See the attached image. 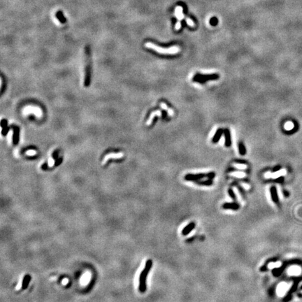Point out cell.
Returning a JSON list of instances; mask_svg holds the SVG:
<instances>
[{"instance_id": "cell-1", "label": "cell", "mask_w": 302, "mask_h": 302, "mask_svg": "<svg viewBox=\"0 0 302 302\" xmlns=\"http://www.w3.org/2000/svg\"><path fill=\"white\" fill-rule=\"evenodd\" d=\"M145 47L152 49L154 51L163 54V55H175L180 52V48L178 46H171L170 48H162L152 42H147L145 43Z\"/></svg>"}, {"instance_id": "cell-2", "label": "cell", "mask_w": 302, "mask_h": 302, "mask_svg": "<svg viewBox=\"0 0 302 302\" xmlns=\"http://www.w3.org/2000/svg\"><path fill=\"white\" fill-rule=\"evenodd\" d=\"M152 267V261L151 260H147V261L145 262V267L140 274L139 290L141 293H143L146 291V289H147L146 280H147V277L148 276V273L150 272Z\"/></svg>"}, {"instance_id": "cell-3", "label": "cell", "mask_w": 302, "mask_h": 302, "mask_svg": "<svg viewBox=\"0 0 302 302\" xmlns=\"http://www.w3.org/2000/svg\"><path fill=\"white\" fill-rule=\"evenodd\" d=\"M23 113L24 116H29L30 114H33L37 117H41L43 116V111L41 109L36 106H26L23 110Z\"/></svg>"}, {"instance_id": "cell-4", "label": "cell", "mask_w": 302, "mask_h": 302, "mask_svg": "<svg viewBox=\"0 0 302 302\" xmlns=\"http://www.w3.org/2000/svg\"><path fill=\"white\" fill-rule=\"evenodd\" d=\"M85 85H88L87 83L90 81V48L86 46L85 48Z\"/></svg>"}, {"instance_id": "cell-5", "label": "cell", "mask_w": 302, "mask_h": 302, "mask_svg": "<svg viewBox=\"0 0 302 302\" xmlns=\"http://www.w3.org/2000/svg\"><path fill=\"white\" fill-rule=\"evenodd\" d=\"M183 7L180 6H176V8H175L174 16L177 18V23L175 25V29L177 30V31L180 30V28H181V20L186 18L185 15L183 13Z\"/></svg>"}, {"instance_id": "cell-6", "label": "cell", "mask_w": 302, "mask_h": 302, "mask_svg": "<svg viewBox=\"0 0 302 302\" xmlns=\"http://www.w3.org/2000/svg\"><path fill=\"white\" fill-rule=\"evenodd\" d=\"M124 157V153L122 152H110L107 155H106L102 160V165L106 164L107 162L110 159H122V157Z\"/></svg>"}, {"instance_id": "cell-7", "label": "cell", "mask_w": 302, "mask_h": 302, "mask_svg": "<svg viewBox=\"0 0 302 302\" xmlns=\"http://www.w3.org/2000/svg\"><path fill=\"white\" fill-rule=\"evenodd\" d=\"M218 77H219V76L217 75V74L208 76L197 74V75H196L194 77V81L197 82H199V83H204V82L209 81V80H215V79H218Z\"/></svg>"}, {"instance_id": "cell-8", "label": "cell", "mask_w": 302, "mask_h": 302, "mask_svg": "<svg viewBox=\"0 0 302 302\" xmlns=\"http://www.w3.org/2000/svg\"><path fill=\"white\" fill-rule=\"evenodd\" d=\"M286 174V170L285 169H281L277 171L274 173H267L265 174L266 178H277L278 177H280L283 175Z\"/></svg>"}, {"instance_id": "cell-9", "label": "cell", "mask_w": 302, "mask_h": 302, "mask_svg": "<svg viewBox=\"0 0 302 302\" xmlns=\"http://www.w3.org/2000/svg\"><path fill=\"white\" fill-rule=\"evenodd\" d=\"M155 116H159V117L162 116V112L159 110L152 111V112L151 113V115H150L149 117H148V120H147V122H146V125L150 126L151 124H152V120L154 119V117H155Z\"/></svg>"}, {"instance_id": "cell-10", "label": "cell", "mask_w": 302, "mask_h": 302, "mask_svg": "<svg viewBox=\"0 0 302 302\" xmlns=\"http://www.w3.org/2000/svg\"><path fill=\"white\" fill-rule=\"evenodd\" d=\"M194 227H195V223L194 222H190V224H188L187 226L183 228V229L182 231V234L183 236H187V234H189L192 232Z\"/></svg>"}, {"instance_id": "cell-11", "label": "cell", "mask_w": 302, "mask_h": 302, "mask_svg": "<svg viewBox=\"0 0 302 302\" xmlns=\"http://www.w3.org/2000/svg\"><path fill=\"white\" fill-rule=\"evenodd\" d=\"M222 208L224 209H230L234 210H237L239 209V205L236 203H225L222 205Z\"/></svg>"}, {"instance_id": "cell-12", "label": "cell", "mask_w": 302, "mask_h": 302, "mask_svg": "<svg viewBox=\"0 0 302 302\" xmlns=\"http://www.w3.org/2000/svg\"><path fill=\"white\" fill-rule=\"evenodd\" d=\"M55 16L57 17L58 20L61 24H64L66 23L67 19H66V17H64V13H63L62 11H60V10L58 11V12L55 13Z\"/></svg>"}, {"instance_id": "cell-13", "label": "cell", "mask_w": 302, "mask_h": 302, "mask_svg": "<svg viewBox=\"0 0 302 302\" xmlns=\"http://www.w3.org/2000/svg\"><path fill=\"white\" fill-rule=\"evenodd\" d=\"M31 280V276L27 274L24 276L23 280V283H22V290H26L29 285V283Z\"/></svg>"}, {"instance_id": "cell-14", "label": "cell", "mask_w": 302, "mask_h": 302, "mask_svg": "<svg viewBox=\"0 0 302 302\" xmlns=\"http://www.w3.org/2000/svg\"><path fill=\"white\" fill-rule=\"evenodd\" d=\"M160 107H161L162 109L166 110V111L167 112V113H168L170 116H174V111L172 110L171 109H170V108H169L168 106L165 103H164V102H161V103H160Z\"/></svg>"}, {"instance_id": "cell-15", "label": "cell", "mask_w": 302, "mask_h": 302, "mask_svg": "<svg viewBox=\"0 0 302 302\" xmlns=\"http://www.w3.org/2000/svg\"><path fill=\"white\" fill-rule=\"evenodd\" d=\"M271 198H272L273 202L277 203L278 201V194H277L276 188L275 187H272L271 188Z\"/></svg>"}, {"instance_id": "cell-16", "label": "cell", "mask_w": 302, "mask_h": 302, "mask_svg": "<svg viewBox=\"0 0 302 302\" xmlns=\"http://www.w3.org/2000/svg\"><path fill=\"white\" fill-rule=\"evenodd\" d=\"M203 175L198 174V175H192L188 174L185 176V179L187 180H197L199 179H201V178H203Z\"/></svg>"}, {"instance_id": "cell-17", "label": "cell", "mask_w": 302, "mask_h": 302, "mask_svg": "<svg viewBox=\"0 0 302 302\" xmlns=\"http://www.w3.org/2000/svg\"><path fill=\"white\" fill-rule=\"evenodd\" d=\"M301 272H302L301 268L298 267H293L290 268L288 271V273H290V275L292 274V275H295V276L299 275Z\"/></svg>"}, {"instance_id": "cell-18", "label": "cell", "mask_w": 302, "mask_h": 302, "mask_svg": "<svg viewBox=\"0 0 302 302\" xmlns=\"http://www.w3.org/2000/svg\"><path fill=\"white\" fill-rule=\"evenodd\" d=\"M288 287H289L288 285H287L285 283H282L281 285H280L278 287V292L279 294H280V295L281 294H284L285 291L288 289Z\"/></svg>"}, {"instance_id": "cell-19", "label": "cell", "mask_w": 302, "mask_h": 302, "mask_svg": "<svg viewBox=\"0 0 302 302\" xmlns=\"http://www.w3.org/2000/svg\"><path fill=\"white\" fill-rule=\"evenodd\" d=\"M224 132L225 133V137H226V146H229L231 144V141H230V135H229V132L228 130H225Z\"/></svg>"}, {"instance_id": "cell-20", "label": "cell", "mask_w": 302, "mask_h": 302, "mask_svg": "<svg viewBox=\"0 0 302 302\" xmlns=\"http://www.w3.org/2000/svg\"><path fill=\"white\" fill-rule=\"evenodd\" d=\"M294 127V125L293 122H290V121H288V122H286L285 124V126H284L285 129L287 130V131H290V130L293 129Z\"/></svg>"}, {"instance_id": "cell-21", "label": "cell", "mask_w": 302, "mask_h": 302, "mask_svg": "<svg viewBox=\"0 0 302 302\" xmlns=\"http://www.w3.org/2000/svg\"><path fill=\"white\" fill-rule=\"evenodd\" d=\"M230 175L232 176L238 177V178H243L245 176V174H244L243 172H238V171L232 172V173H230Z\"/></svg>"}, {"instance_id": "cell-22", "label": "cell", "mask_w": 302, "mask_h": 302, "mask_svg": "<svg viewBox=\"0 0 302 302\" xmlns=\"http://www.w3.org/2000/svg\"><path fill=\"white\" fill-rule=\"evenodd\" d=\"M224 131L222 130V129H219V130H218L217 131V132H216V134H215V136H214V138H213V142H217L218 139L220 138L221 136V134Z\"/></svg>"}, {"instance_id": "cell-23", "label": "cell", "mask_w": 302, "mask_h": 302, "mask_svg": "<svg viewBox=\"0 0 302 302\" xmlns=\"http://www.w3.org/2000/svg\"><path fill=\"white\" fill-rule=\"evenodd\" d=\"M232 166L235 168H238V169H246L248 166L246 164H233Z\"/></svg>"}, {"instance_id": "cell-24", "label": "cell", "mask_w": 302, "mask_h": 302, "mask_svg": "<svg viewBox=\"0 0 302 302\" xmlns=\"http://www.w3.org/2000/svg\"><path fill=\"white\" fill-rule=\"evenodd\" d=\"M13 132L12 130H10L8 132V135H7V140H8L9 144H12V142H13Z\"/></svg>"}, {"instance_id": "cell-25", "label": "cell", "mask_w": 302, "mask_h": 302, "mask_svg": "<svg viewBox=\"0 0 302 302\" xmlns=\"http://www.w3.org/2000/svg\"><path fill=\"white\" fill-rule=\"evenodd\" d=\"M185 20H186V23L187 24V25H188V26H190V27H195V23H194V21L192 20L191 18L186 17Z\"/></svg>"}, {"instance_id": "cell-26", "label": "cell", "mask_w": 302, "mask_h": 302, "mask_svg": "<svg viewBox=\"0 0 302 302\" xmlns=\"http://www.w3.org/2000/svg\"><path fill=\"white\" fill-rule=\"evenodd\" d=\"M37 154V152L35 150H29L25 152V155L27 156H34Z\"/></svg>"}, {"instance_id": "cell-27", "label": "cell", "mask_w": 302, "mask_h": 302, "mask_svg": "<svg viewBox=\"0 0 302 302\" xmlns=\"http://www.w3.org/2000/svg\"><path fill=\"white\" fill-rule=\"evenodd\" d=\"M228 193H229V196L231 197V198H232V199H234V200H236V197L235 192H234V190H233L232 189H229V190H228Z\"/></svg>"}, {"instance_id": "cell-28", "label": "cell", "mask_w": 302, "mask_h": 302, "mask_svg": "<svg viewBox=\"0 0 302 302\" xmlns=\"http://www.w3.org/2000/svg\"><path fill=\"white\" fill-rule=\"evenodd\" d=\"M48 167H52L55 165V160H54V159H53L52 157H50V158L48 159Z\"/></svg>"}, {"instance_id": "cell-29", "label": "cell", "mask_w": 302, "mask_h": 302, "mask_svg": "<svg viewBox=\"0 0 302 302\" xmlns=\"http://www.w3.org/2000/svg\"><path fill=\"white\" fill-rule=\"evenodd\" d=\"M239 148H240V152H241V154L244 155L245 153V148H244L243 145L242 143H241L239 145Z\"/></svg>"}, {"instance_id": "cell-30", "label": "cell", "mask_w": 302, "mask_h": 302, "mask_svg": "<svg viewBox=\"0 0 302 302\" xmlns=\"http://www.w3.org/2000/svg\"></svg>"}]
</instances>
